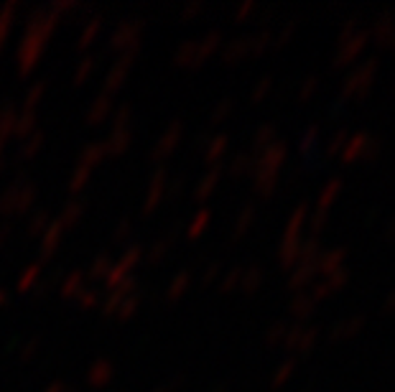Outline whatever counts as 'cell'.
Masks as SVG:
<instances>
[{"instance_id": "6da1fadb", "label": "cell", "mask_w": 395, "mask_h": 392, "mask_svg": "<svg viewBox=\"0 0 395 392\" xmlns=\"http://www.w3.org/2000/svg\"><path fill=\"white\" fill-rule=\"evenodd\" d=\"M375 74H377V56H367L359 66H354L347 74V79L342 82L339 95L332 102V113L342 110V105L349 100V97H357V100H365L370 95L372 84H375Z\"/></svg>"}, {"instance_id": "7a4b0ae2", "label": "cell", "mask_w": 395, "mask_h": 392, "mask_svg": "<svg viewBox=\"0 0 395 392\" xmlns=\"http://www.w3.org/2000/svg\"><path fill=\"white\" fill-rule=\"evenodd\" d=\"M367 41H370V31L367 29L354 31L349 38H344L342 43H337V51H334V56H332V64L344 66V64H349V61H354L359 53H362V48H365Z\"/></svg>"}, {"instance_id": "3957f363", "label": "cell", "mask_w": 395, "mask_h": 392, "mask_svg": "<svg viewBox=\"0 0 395 392\" xmlns=\"http://www.w3.org/2000/svg\"><path fill=\"white\" fill-rule=\"evenodd\" d=\"M286 153H288V145L286 140L276 138L273 143H268L263 150H260V158H255V166L252 168H265V171H278L283 160H286Z\"/></svg>"}, {"instance_id": "277c9868", "label": "cell", "mask_w": 395, "mask_h": 392, "mask_svg": "<svg viewBox=\"0 0 395 392\" xmlns=\"http://www.w3.org/2000/svg\"><path fill=\"white\" fill-rule=\"evenodd\" d=\"M344 257H347V247L344 244H337V247H329V249H322L317 257V275H332L334 270H339V267H344L342 262H344Z\"/></svg>"}, {"instance_id": "5b68a950", "label": "cell", "mask_w": 395, "mask_h": 392, "mask_svg": "<svg viewBox=\"0 0 395 392\" xmlns=\"http://www.w3.org/2000/svg\"><path fill=\"white\" fill-rule=\"evenodd\" d=\"M367 138H370V133H365V130L347 135V140H344V145H342V150H339L342 163H352V160H357L359 155H362V148H365Z\"/></svg>"}, {"instance_id": "8992f818", "label": "cell", "mask_w": 395, "mask_h": 392, "mask_svg": "<svg viewBox=\"0 0 395 392\" xmlns=\"http://www.w3.org/2000/svg\"><path fill=\"white\" fill-rule=\"evenodd\" d=\"M365 326V314H354L347 316V319L337 321L334 326L329 329V339H349Z\"/></svg>"}, {"instance_id": "52a82bcc", "label": "cell", "mask_w": 395, "mask_h": 392, "mask_svg": "<svg viewBox=\"0 0 395 392\" xmlns=\"http://www.w3.org/2000/svg\"><path fill=\"white\" fill-rule=\"evenodd\" d=\"M314 278H317V265L314 262H296L291 267V275H288V285L301 293V288H306Z\"/></svg>"}, {"instance_id": "ba28073f", "label": "cell", "mask_w": 395, "mask_h": 392, "mask_svg": "<svg viewBox=\"0 0 395 392\" xmlns=\"http://www.w3.org/2000/svg\"><path fill=\"white\" fill-rule=\"evenodd\" d=\"M306 214H309V202L301 199V202L296 204L294 212H291V217H288V225H286V229H283V237L301 239V227H304V222H306Z\"/></svg>"}, {"instance_id": "9c48e42d", "label": "cell", "mask_w": 395, "mask_h": 392, "mask_svg": "<svg viewBox=\"0 0 395 392\" xmlns=\"http://www.w3.org/2000/svg\"><path fill=\"white\" fill-rule=\"evenodd\" d=\"M342 191V178L339 176H334V178H329L327 184L319 189V194H317V204H314V212H329V207H332V202H334V196Z\"/></svg>"}, {"instance_id": "30bf717a", "label": "cell", "mask_w": 395, "mask_h": 392, "mask_svg": "<svg viewBox=\"0 0 395 392\" xmlns=\"http://www.w3.org/2000/svg\"><path fill=\"white\" fill-rule=\"evenodd\" d=\"M299 247H301V239L281 237V244H278V260H281V265L294 267L296 260H299Z\"/></svg>"}, {"instance_id": "8fae6325", "label": "cell", "mask_w": 395, "mask_h": 392, "mask_svg": "<svg viewBox=\"0 0 395 392\" xmlns=\"http://www.w3.org/2000/svg\"><path fill=\"white\" fill-rule=\"evenodd\" d=\"M255 171V191L257 194H273L278 186V171H265V168H252Z\"/></svg>"}, {"instance_id": "7c38bea8", "label": "cell", "mask_w": 395, "mask_h": 392, "mask_svg": "<svg viewBox=\"0 0 395 392\" xmlns=\"http://www.w3.org/2000/svg\"><path fill=\"white\" fill-rule=\"evenodd\" d=\"M245 53H252L250 36H242V38H232V41H230L227 46H225V59H227V61L242 59Z\"/></svg>"}, {"instance_id": "4fadbf2b", "label": "cell", "mask_w": 395, "mask_h": 392, "mask_svg": "<svg viewBox=\"0 0 395 392\" xmlns=\"http://www.w3.org/2000/svg\"><path fill=\"white\" fill-rule=\"evenodd\" d=\"M319 252H322V239L319 237H306L301 239V247H299V260L296 262H317Z\"/></svg>"}, {"instance_id": "5bb4252c", "label": "cell", "mask_w": 395, "mask_h": 392, "mask_svg": "<svg viewBox=\"0 0 395 392\" xmlns=\"http://www.w3.org/2000/svg\"><path fill=\"white\" fill-rule=\"evenodd\" d=\"M314 306H317V301H314L309 293H296L294 298H291V314L299 316V319H304V316H309L314 311Z\"/></svg>"}, {"instance_id": "9a60e30c", "label": "cell", "mask_w": 395, "mask_h": 392, "mask_svg": "<svg viewBox=\"0 0 395 392\" xmlns=\"http://www.w3.org/2000/svg\"><path fill=\"white\" fill-rule=\"evenodd\" d=\"M240 283H242V288H245L247 293H255L257 288H260V283H263V267H260V265H250L245 273H242Z\"/></svg>"}, {"instance_id": "2e32d148", "label": "cell", "mask_w": 395, "mask_h": 392, "mask_svg": "<svg viewBox=\"0 0 395 392\" xmlns=\"http://www.w3.org/2000/svg\"><path fill=\"white\" fill-rule=\"evenodd\" d=\"M317 143H319V125L312 123V125H306L304 130H301L299 143H296V145H299L301 153H309V150H312Z\"/></svg>"}, {"instance_id": "e0dca14e", "label": "cell", "mask_w": 395, "mask_h": 392, "mask_svg": "<svg viewBox=\"0 0 395 392\" xmlns=\"http://www.w3.org/2000/svg\"><path fill=\"white\" fill-rule=\"evenodd\" d=\"M217 181H220V166H212L210 171H207V176L202 178V184L197 186V199H207V196L212 194V189L217 186Z\"/></svg>"}, {"instance_id": "ac0fdd59", "label": "cell", "mask_w": 395, "mask_h": 392, "mask_svg": "<svg viewBox=\"0 0 395 392\" xmlns=\"http://www.w3.org/2000/svg\"><path fill=\"white\" fill-rule=\"evenodd\" d=\"M276 140V125L273 123H265V125H260L255 130V135H252V145H255V150L260 148L263 150L268 143H273Z\"/></svg>"}, {"instance_id": "d6986e66", "label": "cell", "mask_w": 395, "mask_h": 392, "mask_svg": "<svg viewBox=\"0 0 395 392\" xmlns=\"http://www.w3.org/2000/svg\"><path fill=\"white\" fill-rule=\"evenodd\" d=\"M294 369H296V359H294V356H288V359H283V362L276 367V372H273V377H270V385H273V387H281L283 382H286L288 377L294 374Z\"/></svg>"}, {"instance_id": "ffe728a7", "label": "cell", "mask_w": 395, "mask_h": 392, "mask_svg": "<svg viewBox=\"0 0 395 392\" xmlns=\"http://www.w3.org/2000/svg\"><path fill=\"white\" fill-rule=\"evenodd\" d=\"M380 153H383V138H380V135H370V138H367L365 148H362V155H359V158L365 160V163H372V160H375Z\"/></svg>"}, {"instance_id": "44dd1931", "label": "cell", "mask_w": 395, "mask_h": 392, "mask_svg": "<svg viewBox=\"0 0 395 392\" xmlns=\"http://www.w3.org/2000/svg\"><path fill=\"white\" fill-rule=\"evenodd\" d=\"M359 21H362V16H359V13H352V16L344 18V21H342L339 33H337V43H342L344 38H349V36H352L354 31L362 29V26H359Z\"/></svg>"}, {"instance_id": "7402d4cb", "label": "cell", "mask_w": 395, "mask_h": 392, "mask_svg": "<svg viewBox=\"0 0 395 392\" xmlns=\"http://www.w3.org/2000/svg\"><path fill=\"white\" fill-rule=\"evenodd\" d=\"M347 128H339V130H334L329 135V140H327V145H324V153L327 155H334L342 150V145H344V140H347Z\"/></svg>"}, {"instance_id": "603a6c76", "label": "cell", "mask_w": 395, "mask_h": 392, "mask_svg": "<svg viewBox=\"0 0 395 392\" xmlns=\"http://www.w3.org/2000/svg\"><path fill=\"white\" fill-rule=\"evenodd\" d=\"M319 339V326L317 324H309V326H304V331H301V339L299 344H296V349L299 351H309L314 346V341Z\"/></svg>"}, {"instance_id": "cb8c5ba5", "label": "cell", "mask_w": 395, "mask_h": 392, "mask_svg": "<svg viewBox=\"0 0 395 392\" xmlns=\"http://www.w3.org/2000/svg\"><path fill=\"white\" fill-rule=\"evenodd\" d=\"M252 217H255V207H252V204H245L242 212L237 214V220H235V234H242V232L250 227Z\"/></svg>"}, {"instance_id": "d4e9b609", "label": "cell", "mask_w": 395, "mask_h": 392, "mask_svg": "<svg viewBox=\"0 0 395 392\" xmlns=\"http://www.w3.org/2000/svg\"><path fill=\"white\" fill-rule=\"evenodd\" d=\"M288 324H283V321H273L268 329H265V344H278V341H283V334H286Z\"/></svg>"}, {"instance_id": "484cf974", "label": "cell", "mask_w": 395, "mask_h": 392, "mask_svg": "<svg viewBox=\"0 0 395 392\" xmlns=\"http://www.w3.org/2000/svg\"><path fill=\"white\" fill-rule=\"evenodd\" d=\"M317 87H319V77H317V74H309V77H306L304 82L299 84V89H296V97H299L301 102L309 100V97L317 92Z\"/></svg>"}, {"instance_id": "4316f807", "label": "cell", "mask_w": 395, "mask_h": 392, "mask_svg": "<svg viewBox=\"0 0 395 392\" xmlns=\"http://www.w3.org/2000/svg\"><path fill=\"white\" fill-rule=\"evenodd\" d=\"M227 140H230L227 135H217L215 140L210 143V148H207V160H210V163H215V160L220 158L222 153H225V148H227Z\"/></svg>"}, {"instance_id": "83f0119b", "label": "cell", "mask_w": 395, "mask_h": 392, "mask_svg": "<svg viewBox=\"0 0 395 392\" xmlns=\"http://www.w3.org/2000/svg\"><path fill=\"white\" fill-rule=\"evenodd\" d=\"M252 166H255V155H252V153H240L237 158L230 163V171H232V173H245L247 168H252Z\"/></svg>"}, {"instance_id": "f1b7e54d", "label": "cell", "mask_w": 395, "mask_h": 392, "mask_svg": "<svg viewBox=\"0 0 395 392\" xmlns=\"http://www.w3.org/2000/svg\"><path fill=\"white\" fill-rule=\"evenodd\" d=\"M324 278H327V283H329L332 291H339V288H344V285H347L349 270H347V267H339V270H334L332 275H324Z\"/></svg>"}, {"instance_id": "f546056e", "label": "cell", "mask_w": 395, "mask_h": 392, "mask_svg": "<svg viewBox=\"0 0 395 392\" xmlns=\"http://www.w3.org/2000/svg\"><path fill=\"white\" fill-rule=\"evenodd\" d=\"M210 217H212L210 209H202V212H199L197 217H194V220H192V227H189V234H192V237H197V234H202L204 225L210 222Z\"/></svg>"}, {"instance_id": "4dcf8cb0", "label": "cell", "mask_w": 395, "mask_h": 392, "mask_svg": "<svg viewBox=\"0 0 395 392\" xmlns=\"http://www.w3.org/2000/svg\"><path fill=\"white\" fill-rule=\"evenodd\" d=\"M240 278H242V267H230L227 270V275H225V278H222V291H232L235 285L240 283Z\"/></svg>"}, {"instance_id": "1f68e13d", "label": "cell", "mask_w": 395, "mask_h": 392, "mask_svg": "<svg viewBox=\"0 0 395 392\" xmlns=\"http://www.w3.org/2000/svg\"><path fill=\"white\" fill-rule=\"evenodd\" d=\"M270 84H273V77H270V74H265V77L257 79V84H255V87H252V92H250L252 100H263L265 92H268V89H270Z\"/></svg>"}, {"instance_id": "d6a6232c", "label": "cell", "mask_w": 395, "mask_h": 392, "mask_svg": "<svg viewBox=\"0 0 395 392\" xmlns=\"http://www.w3.org/2000/svg\"><path fill=\"white\" fill-rule=\"evenodd\" d=\"M327 220H329V212H314L312 217H309V227H312L314 237H319V232H322V227L327 225Z\"/></svg>"}, {"instance_id": "836d02e7", "label": "cell", "mask_w": 395, "mask_h": 392, "mask_svg": "<svg viewBox=\"0 0 395 392\" xmlns=\"http://www.w3.org/2000/svg\"><path fill=\"white\" fill-rule=\"evenodd\" d=\"M186 285H189V273H181L179 278H174V283L168 288V298H179L186 291Z\"/></svg>"}, {"instance_id": "e575fe53", "label": "cell", "mask_w": 395, "mask_h": 392, "mask_svg": "<svg viewBox=\"0 0 395 392\" xmlns=\"http://www.w3.org/2000/svg\"><path fill=\"white\" fill-rule=\"evenodd\" d=\"M296 26H299V18H291V21H288V24L281 29V33H278V36H273V43H276V46H281V43L286 41L288 36L294 33V29H296Z\"/></svg>"}, {"instance_id": "d590c367", "label": "cell", "mask_w": 395, "mask_h": 392, "mask_svg": "<svg viewBox=\"0 0 395 392\" xmlns=\"http://www.w3.org/2000/svg\"><path fill=\"white\" fill-rule=\"evenodd\" d=\"M375 43H377V46H385V48H395V24L390 26V29L385 31L383 36H377Z\"/></svg>"}, {"instance_id": "8d00e7d4", "label": "cell", "mask_w": 395, "mask_h": 392, "mask_svg": "<svg viewBox=\"0 0 395 392\" xmlns=\"http://www.w3.org/2000/svg\"><path fill=\"white\" fill-rule=\"evenodd\" d=\"M110 374H113V367H108V364H97V367L90 372V380L100 385V382L105 380V377H110Z\"/></svg>"}, {"instance_id": "74e56055", "label": "cell", "mask_w": 395, "mask_h": 392, "mask_svg": "<svg viewBox=\"0 0 395 392\" xmlns=\"http://www.w3.org/2000/svg\"><path fill=\"white\" fill-rule=\"evenodd\" d=\"M252 8H255V0H242V3L237 6V11H235V18L242 21V18H247V13H250Z\"/></svg>"}, {"instance_id": "f35d334b", "label": "cell", "mask_w": 395, "mask_h": 392, "mask_svg": "<svg viewBox=\"0 0 395 392\" xmlns=\"http://www.w3.org/2000/svg\"><path fill=\"white\" fill-rule=\"evenodd\" d=\"M230 107H232V102H230V100H222L220 105H217V110H215V120L225 118V115L230 113Z\"/></svg>"}, {"instance_id": "ab89813d", "label": "cell", "mask_w": 395, "mask_h": 392, "mask_svg": "<svg viewBox=\"0 0 395 392\" xmlns=\"http://www.w3.org/2000/svg\"><path fill=\"white\" fill-rule=\"evenodd\" d=\"M383 311H385V314H390V311H395V288L388 293V296H385V301H383Z\"/></svg>"}, {"instance_id": "60d3db41", "label": "cell", "mask_w": 395, "mask_h": 392, "mask_svg": "<svg viewBox=\"0 0 395 392\" xmlns=\"http://www.w3.org/2000/svg\"><path fill=\"white\" fill-rule=\"evenodd\" d=\"M217 273H220V265H217V262H212V265L207 267V273H204V283H210V280L215 278Z\"/></svg>"}, {"instance_id": "b9f144b4", "label": "cell", "mask_w": 395, "mask_h": 392, "mask_svg": "<svg viewBox=\"0 0 395 392\" xmlns=\"http://www.w3.org/2000/svg\"><path fill=\"white\" fill-rule=\"evenodd\" d=\"M385 237H388V239L395 237V220H390L388 227H385Z\"/></svg>"}, {"instance_id": "7bdbcfd3", "label": "cell", "mask_w": 395, "mask_h": 392, "mask_svg": "<svg viewBox=\"0 0 395 392\" xmlns=\"http://www.w3.org/2000/svg\"><path fill=\"white\" fill-rule=\"evenodd\" d=\"M82 301H84V303H92V301H97V298H95V296H92V293H87V296H84V298H82Z\"/></svg>"}, {"instance_id": "ee69618b", "label": "cell", "mask_w": 395, "mask_h": 392, "mask_svg": "<svg viewBox=\"0 0 395 392\" xmlns=\"http://www.w3.org/2000/svg\"><path fill=\"white\" fill-rule=\"evenodd\" d=\"M393 89H395V74H393Z\"/></svg>"}]
</instances>
